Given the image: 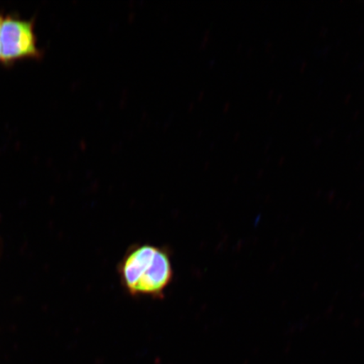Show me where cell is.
Segmentation results:
<instances>
[{
	"instance_id": "obj_2",
	"label": "cell",
	"mask_w": 364,
	"mask_h": 364,
	"mask_svg": "<svg viewBox=\"0 0 364 364\" xmlns=\"http://www.w3.org/2000/svg\"><path fill=\"white\" fill-rule=\"evenodd\" d=\"M33 21L13 16L2 18L0 25V62L6 65L24 58H39Z\"/></svg>"
},
{
	"instance_id": "obj_1",
	"label": "cell",
	"mask_w": 364,
	"mask_h": 364,
	"mask_svg": "<svg viewBox=\"0 0 364 364\" xmlns=\"http://www.w3.org/2000/svg\"><path fill=\"white\" fill-rule=\"evenodd\" d=\"M117 272L122 288L135 298L161 299L174 279L169 250L149 243L132 245Z\"/></svg>"
},
{
	"instance_id": "obj_3",
	"label": "cell",
	"mask_w": 364,
	"mask_h": 364,
	"mask_svg": "<svg viewBox=\"0 0 364 364\" xmlns=\"http://www.w3.org/2000/svg\"><path fill=\"white\" fill-rule=\"evenodd\" d=\"M2 18H3V16H0V25H1Z\"/></svg>"
}]
</instances>
